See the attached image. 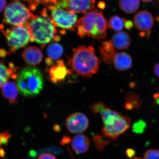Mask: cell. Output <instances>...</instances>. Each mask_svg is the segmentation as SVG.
<instances>
[{"instance_id":"cell-7","label":"cell","mask_w":159,"mask_h":159,"mask_svg":"<svg viewBox=\"0 0 159 159\" xmlns=\"http://www.w3.org/2000/svg\"><path fill=\"white\" fill-rule=\"evenodd\" d=\"M33 16L24 4L19 2H15L6 8L3 22L15 26L25 25Z\"/></svg>"},{"instance_id":"cell-29","label":"cell","mask_w":159,"mask_h":159,"mask_svg":"<svg viewBox=\"0 0 159 159\" xmlns=\"http://www.w3.org/2000/svg\"><path fill=\"white\" fill-rule=\"evenodd\" d=\"M0 2H1V8H0V10H1V12L5 7L7 3H6V2L5 1H4V0H3H3H1V1H0Z\"/></svg>"},{"instance_id":"cell-20","label":"cell","mask_w":159,"mask_h":159,"mask_svg":"<svg viewBox=\"0 0 159 159\" xmlns=\"http://www.w3.org/2000/svg\"><path fill=\"white\" fill-rule=\"evenodd\" d=\"M47 52L51 59L57 60L60 58L62 55L63 49L61 45L57 43H53L48 47Z\"/></svg>"},{"instance_id":"cell-8","label":"cell","mask_w":159,"mask_h":159,"mask_svg":"<svg viewBox=\"0 0 159 159\" xmlns=\"http://www.w3.org/2000/svg\"><path fill=\"white\" fill-rule=\"evenodd\" d=\"M11 47V52H14L28 43L31 40L29 30L25 25L15 26L6 30H1Z\"/></svg>"},{"instance_id":"cell-14","label":"cell","mask_w":159,"mask_h":159,"mask_svg":"<svg viewBox=\"0 0 159 159\" xmlns=\"http://www.w3.org/2000/svg\"><path fill=\"white\" fill-rule=\"evenodd\" d=\"M112 63L118 70L125 71L132 66V59L130 55L124 52L117 53L113 59Z\"/></svg>"},{"instance_id":"cell-33","label":"cell","mask_w":159,"mask_h":159,"mask_svg":"<svg viewBox=\"0 0 159 159\" xmlns=\"http://www.w3.org/2000/svg\"><path fill=\"white\" fill-rule=\"evenodd\" d=\"M132 159H142L140 158H133Z\"/></svg>"},{"instance_id":"cell-17","label":"cell","mask_w":159,"mask_h":159,"mask_svg":"<svg viewBox=\"0 0 159 159\" xmlns=\"http://www.w3.org/2000/svg\"><path fill=\"white\" fill-rule=\"evenodd\" d=\"M101 57L107 64H112L116 51L110 41L102 42V46L99 47Z\"/></svg>"},{"instance_id":"cell-13","label":"cell","mask_w":159,"mask_h":159,"mask_svg":"<svg viewBox=\"0 0 159 159\" xmlns=\"http://www.w3.org/2000/svg\"><path fill=\"white\" fill-rule=\"evenodd\" d=\"M23 58L27 64L36 65L40 63L43 55L40 49L35 47H27L24 51Z\"/></svg>"},{"instance_id":"cell-27","label":"cell","mask_w":159,"mask_h":159,"mask_svg":"<svg viewBox=\"0 0 159 159\" xmlns=\"http://www.w3.org/2000/svg\"><path fill=\"white\" fill-rule=\"evenodd\" d=\"M126 153L127 156H128L129 157L131 158L134 156L135 154V152L134 151L132 150V149H129L127 150Z\"/></svg>"},{"instance_id":"cell-24","label":"cell","mask_w":159,"mask_h":159,"mask_svg":"<svg viewBox=\"0 0 159 159\" xmlns=\"http://www.w3.org/2000/svg\"><path fill=\"white\" fill-rule=\"evenodd\" d=\"M11 134L9 132L6 131L1 134V144H7L9 139L11 138Z\"/></svg>"},{"instance_id":"cell-6","label":"cell","mask_w":159,"mask_h":159,"mask_svg":"<svg viewBox=\"0 0 159 159\" xmlns=\"http://www.w3.org/2000/svg\"><path fill=\"white\" fill-rule=\"evenodd\" d=\"M54 1L48 5L50 16L45 17L48 19L55 27H58L65 29L74 30L77 22V16L75 13L66 11L56 4Z\"/></svg>"},{"instance_id":"cell-28","label":"cell","mask_w":159,"mask_h":159,"mask_svg":"<svg viewBox=\"0 0 159 159\" xmlns=\"http://www.w3.org/2000/svg\"><path fill=\"white\" fill-rule=\"evenodd\" d=\"M154 71L155 74L157 76L159 77V63L155 66L154 67Z\"/></svg>"},{"instance_id":"cell-10","label":"cell","mask_w":159,"mask_h":159,"mask_svg":"<svg viewBox=\"0 0 159 159\" xmlns=\"http://www.w3.org/2000/svg\"><path fill=\"white\" fill-rule=\"evenodd\" d=\"M95 2L93 0H64L57 1L56 4L61 8L75 14H86L94 9Z\"/></svg>"},{"instance_id":"cell-16","label":"cell","mask_w":159,"mask_h":159,"mask_svg":"<svg viewBox=\"0 0 159 159\" xmlns=\"http://www.w3.org/2000/svg\"><path fill=\"white\" fill-rule=\"evenodd\" d=\"M2 93L4 98L8 100L11 104L17 103L16 99L18 94L17 85L12 81H7L1 87Z\"/></svg>"},{"instance_id":"cell-5","label":"cell","mask_w":159,"mask_h":159,"mask_svg":"<svg viewBox=\"0 0 159 159\" xmlns=\"http://www.w3.org/2000/svg\"><path fill=\"white\" fill-rule=\"evenodd\" d=\"M25 25L29 30L31 42L45 44L53 39L56 41L59 40V38L55 36L57 33L56 29L46 17L33 15Z\"/></svg>"},{"instance_id":"cell-3","label":"cell","mask_w":159,"mask_h":159,"mask_svg":"<svg viewBox=\"0 0 159 159\" xmlns=\"http://www.w3.org/2000/svg\"><path fill=\"white\" fill-rule=\"evenodd\" d=\"M75 27L81 38L88 36L97 39H105L108 23L102 12L94 9L80 19Z\"/></svg>"},{"instance_id":"cell-22","label":"cell","mask_w":159,"mask_h":159,"mask_svg":"<svg viewBox=\"0 0 159 159\" xmlns=\"http://www.w3.org/2000/svg\"><path fill=\"white\" fill-rule=\"evenodd\" d=\"M0 83L1 87L6 82H7L9 77L12 75V78L16 79L17 78V75H13V70L11 69H7L3 63L1 61L0 65Z\"/></svg>"},{"instance_id":"cell-21","label":"cell","mask_w":159,"mask_h":159,"mask_svg":"<svg viewBox=\"0 0 159 159\" xmlns=\"http://www.w3.org/2000/svg\"><path fill=\"white\" fill-rule=\"evenodd\" d=\"M125 19H121L116 15L113 16L109 20L108 27L109 28L117 32L120 31L124 25Z\"/></svg>"},{"instance_id":"cell-18","label":"cell","mask_w":159,"mask_h":159,"mask_svg":"<svg viewBox=\"0 0 159 159\" xmlns=\"http://www.w3.org/2000/svg\"><path fill=\"white\" fill-rule=\"evenodd\" d=\"M89 141L87 137L83 134H78L73 138L71 146L73 150L77 153L82 154L88 150Z\"/></svg>"},{"instance_id":"cell-15","label":"cell","mask_w":159,"mask_h":159,"mask_svg":"<svg viewBox=\"0 0 159 159\" xmlns=\"http://www.w3.org/2000/svg\"><path fill=\"white\" fill-rule=\"evenodd\" d=\"M111 40L115 48L120 50L128 48L130 45L131 39L128 33L120 31L114 34Z\"/></svg>"},{"instance_id":"cell-23","label":"cell","mask_w":159,"mask_h":159,"mask_svg":"<svg viewBox=\"0 0 159 159\" xmlns=\"http://www.w3.org/2000/svg\"><path fill=\"white\" fill-rule=\"evenodd\" d=\"M144 159H159V150L150 149L145 152Z\"/></svg>"},{"instance_id":"cell-19","label":"cell","mask_w":159,"mask_h":159,"mask_svg":"<svg viewBox=\"0 0 159 159\" xmlns=\"http://www.w3.org/2000/svg\"><path fill=\"white\" fill-rule=\"evenodd\" d=\"M120 9L128 14L134 13L138 10L140 5L138 0H122L119 2Z\"/></svg>"},{"instance_id":"cell-26","label":"cell","mask_w":159,"mask_h":159,"mask_svg":"<svg viewBox=\"0 0 159 159\" xmlns=\"http://www.w3.org/2000/svg\"><path fill=\"white\" fill-rule=\"evenodd\" d=\"M133 23L132 21L130 20H125L124 22V26L125 29L127 30H130L133 27Z\"/></svg>"},{"instance_id":"cell-2","label":"cell","mask_w":159,"mask_h":159,"mask_svg":"<svg viewBox=\"0 0 159 159\" xmlns=\"http://www.w3.org/2000/svg\"><path fill=\"white\" fill-rule=\"evenodd\" d=\"M73 52L69 65L77 76L89 78L97 72L100 61L95 55L92 46H81L73 49Z\"/></svg>"},{"instance_id":"cell-32","label":"cell","mask_w":159,"mask_h":159,"mask_svg":"<svg viewBox=\"0 0 159 159\" xmlns=\"http://www.w3.org/2000/svg\"><path fill=\"white\" fill-rule=\"evenodd\" d=\"M143 2H144L145 3H149V2H152V1H143V0H142V1Z\"/></svg>"},{"instance_id":"cell-11","label":"cell","mask_w":159,"mask_h":159,"mask_svg":"<svg viewBox=\"0 0 159 159\" xmlns=\"http://www.w3.org/2000/svg\"><path fill=\"white\" fill-rule=\"evenodd\" d=\"M66 124L69 132L79 134L84 132L88 128L89 121L86 115L83 113L75 112L70 115Z\"/></svg>"},{"instance_id":"cell-31","label":"cell","mask_w":159,"mask_h":159,"mask_svg":"<svg viewBox=\"0 0 159 159\" xmlns=\"http://www.w3.org/2000/svg\"><path fill=\"white\" fill-rule=\"evenodd\" d=\"M5 154L4 151L3 150V149L1 148V157H4Z\"/></svg>"},{"instance_id":"cell-4","label":"cell","mask_w":159,"mask_h":159,"mask_svg":"<svg viewBox=\"0 0 159 159\" xmlns=\"http://www.w3.org/2000/svg\"><path fill=\"white\" fill-rule=\"evenodd\" d=\"M16 82L20 93L25 97L39 94L43 85L41 71L33 67H27L22 69L18 74Z\"/></svg>"},{"instance_id":"cell-30","label":"cell","mask_w":159,"mask_h":159,"mask_svg":"<svg viewBox=\"0 0 159 159\" xmlns=\"http://www.w3.org/2000/svg\"><path fill=\"white\" fill-rule=\"evenodd\" d=\"M98 7L99 9H104L105 7V3L103 2H99L98 4Z\"/></svg>"},{"instance_id":"cell-25","label":"cell","mask_w":159,"mask_h":159,"mask_svg":"<svg viewBox=\"0 0 159 159\" xmlns=\"http://www.w3.org/2000/svg\"><path fill=\"white\" fill-rule=\"evenodd\" d=\"M38 159H56L53 155L47 153L42 154L39 156Z\"/></svg>"},{"instance_id":"cell-9","label":"cell","mask_w":159,"mask_h":159,"mask_svg":"<svg viewBox=\"0 0 159 159\" xmlns=\"http://www.w3.org/2000/svg\"><path fill=\"white\" fill-rule=\"evenodd\" d=\"M46 62L49 66L47 70L48 75L51 82L55 83H62L68 75L73 74L70 70L66 67L62 61H57L55 64L50 58L47 59Z\"/></svg>"},{"instance_id":"cell-12","label":"cell","mask_w":159,"mask_h":159,"mask_svg":"<svg viewBox=\"0 0 159 159\" xmlns=\"http://www.w3.org/2000/svg\"><path fill=\"white\" fill-rule=\"evenodd\" d=\"M135 26L139 30L148 31L154 25V19L152 14L147 11H141L137 13L134 18Z\"/></svg>"},{"instance_id":"cell-1","label":"cell","mask_w":159,"mask_h":159,"mask_svg":"<svg viewBox=\"0 0 159 159\" xmlns=\"http://www.w3.org/2000/svg\"><path fill=\"white\" fill-rule=\"evenodd\" d=\"M90 108L94 114L101 115L104 124L103 134L111 140H116L130 126L131 121L128 117L107 108L104 103L95 102Z\"/></svg>"}]
</instances>
